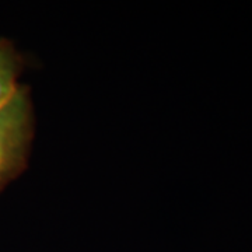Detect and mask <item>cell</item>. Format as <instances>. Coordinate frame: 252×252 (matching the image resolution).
Listing matches in <instances>:
<instances>
[{
  "instance_id": "cell-1",
  "label": "cell",
  "mask_w": 252,
  "mask_h": 252,
  "mask_svg": "<svg viewBox=\"0 0 252 252\" xmlns=\"http://www.w3.org/2000/svg\"><path fill=\"white\" fill-rule=\"evenodd\" d=\"M35 133L30 90L20 86L0 107V193L26 171Z\"/></svg>"
},
{
  "instance_id": "cell-2",
  "label": "cell",
  "mask_w": 252,
  "mask_h": 252,
  "mask_svg": "<svg viewBox=\"0 0 252 252\" xmlns=\"http://www.w3.org/2000/svg\"><path fill=\"white\" fill-rule=\"evenodd\" d=\"M23 70V55L10 39L0 38V107L7 102L21 86L20 76Z\"/></svg>"
}]
</instances>
